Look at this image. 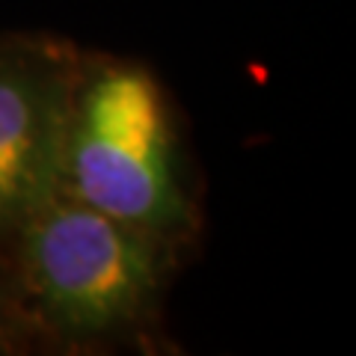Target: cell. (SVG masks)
I'll return each mask as SVG.
<instances>
[{"label":"cell","mask_w":356,"mask_h":356,"mask_svg":"<svg viewBox=\"0 0 356 356\" xmlns=\"http://www.w3.org/2000/svg\"><path fill=\"white\" fill-rule=\"evenodd\" d=\"M65 131L63 163L77 202L134 229H161L181 217L163 104L146 74H102Z\"/></svg>","instance_id":"cell-1"},{"label":"cell","mask_w":356,"mask_h":356,"mask_svg":"<svg viewBox=\"0 0 356 356\" xmlns=\"http://www.w3.org/2000/svg\"><path fill=\"white\" fill-rule=\"evenodd\" d=\"M30 282L60 324L102 332L149 300L158 267L140 229L54 196L24 220Z\"/></svg>","instance_id":"cell-2"},{"label":"cell","mask_w":356,"mask_h":356,"mask_svg":"<svg viewBox=\"0 0 356 356\" xmlns=\"http://www.w3.org/2000/svg\"><path fill=\"white\" fill-rule=\"evenodd\" d=\"M65 128L57 83L0 63V226L24 222L54 196Z\"/></svg>","instance_id":"cell-3"}]
</instances>
